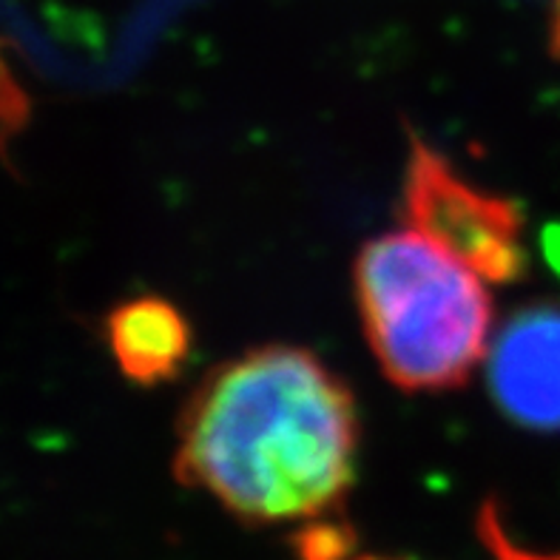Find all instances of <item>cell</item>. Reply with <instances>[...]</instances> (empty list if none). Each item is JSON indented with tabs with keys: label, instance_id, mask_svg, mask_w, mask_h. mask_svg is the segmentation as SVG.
I'll return each instance as SVG.
<instances>
[{
	"label": "cell",
	"instance_id": "cell-1",
	"mask_svg": "<svg viewBox=\"0 0 560 560\" xmlns=\"http://www.w3.org/2000/svg\"><path fill=\"white\" fill-rule=\"evenodd\" d=\"M353 393L313 353L268 345L211 370L183 410L174 476L256 526L325 518L355 478Z\"/></svg>",
	"mask_w": 560,
	"mask_h": 560
},
{
	"label": "cell",
	"instance_id": "cell-2",
	"mask_svg": "<svg viewBox=\"0 0 560 560\" xmlns=\"http://www.w3.org/2000/svg\"><path fill=\"white\" fill-rule=\"evenodd\" d=\"M355 305L384 376L410 393L462 387L487 353L492 296L476 270L412 231L370 240Z\"/></svg>",
	"mask_w": 560,
	"mask_h": 560
},
{
	"label": "cell",
	"instance_id": "cell-3",
	"mask_svg": "<svg viewBox=\"0 0 560 560\" xmlns=\"http://www.w3.org/2000/svg\"><path fill=\"white\" fill-rule=\"evenodd\" d=\"M401 211L416 234L490 282H518L529 268L518 202L467 183L447 156L416 135H410Z\"/></svg>",
	"mask_w": 560,
	"mask_h": 560
},
{
	"label": "cell",
	"instance_id": "cell-4",
	"mask_svg": "<svg viewBox=\"0 0 560 560\" xmlns=\"http://www.w3.org/2000/svg\"><path fill=\"white\" fill-rule=\"evenodd\" d=\"M490 393L518 427L560 433V302L512 313L492 345Z\"/></svg>",
	"mask_w": 560,
	"mask_h": 560
},
{
	"label": "cell",
	"instance_id": "cell-5",
	"mask_svg": "<svg viewBox=\"0 0 560 560\" xmlns=\"http://www.w3.org/2000/svg\"><path fill=\"white\" fill-rule=\"evenodd\" d=\"M108 348L128 382L154 387L179 376L191 355V327L160 296L128 299L108 313Z\"/></svg>",
	"mask_w": 560,
	"mask_h": 560
},
{
	"label": "cell",
	"instance_id": "cell-6",
	"mask_svg": "<svg viewBox=\"0 0 560 560\" xmlns=\"http://www.w3.org/2000/svg\"><path fill=\"white\" fill-rule=\"evenodd\" d=\"M28 120V97L23 94V89L18 85V80L12 78V69L0 55V128H7L9 135L12 131H21Z\"/></svg>",
	"mask_w": 560,
	"mask_h": 560
},
{
	"label": "cell",
	"instance_id": "cell-7",
	"mask_svg": "<svg viewBox=\"0 0 560 560\" xmlns=\"http://www.w3.org/2000/svg\"><path fill=\"white\" fill-rule=\"evenodd\" d=\"M540 248H544L549 268H552L560 279V222H549V225L544 228V234H540Z\"/></svg>",
	"mask_w": 560,
	"mask_h": 560
},
{
	"label": "cell",
	"instance_id": "cell-8",
	"mask_svg": "<svg viewBox=\"0 0 560 560\" xmlns=\"http://www.w3.org/2000/svg\"><path fill=\"white\" fill-rule=\"evenodd\" d=\"M549 46H552V55L560 57V0H558V9H555L552 32H549Z\"/></svg>",
	"mask_w": 560,
	"mask_h": 560
},
{
	"label": "cell",
	"instance_id": "cell-9",
	"mask_svg": "<svg viewBox=\"0 0 560 560\" xmlns=\"http://www.w3.org/2000/svg\"><path fill=\"white\" fill-rule=\"evenodd\" d=\"M504 555H506V558H512V560H560V555H558V558H533V555H524V552H518V549H512L510 544L504 547Z\"/></svg>",
	"mask_w": 560,
	"mask_h": 560
},
{
	"label": "cell",
	"instance_id": "cell-10",
	"mask_svg": "<svg viewBox=\"0 0 560 560\" xmlns=\"http://www.w3.org/2000/svg\"><path fill=\"white\" fill-rule=\"evenodd\" d=\"M348 560H398V558H382V555H359V558H348Z\"/></svg>",
	"mask_w": 560,
	"mask_h": 560
}]
</instances>
